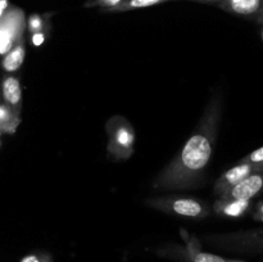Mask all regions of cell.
<instances>
[{
  "instance_id": "2",
  "label": "cell",
  "mask_w": 263,
  "mask_h": 262,
  "mask_svg": "<svg viewBox=\"0 0 263 262\" xmlns=\"http://www.w3.org/2000/svg\"><path fill=\"white\" fill-rule=\"evenodd\" d=\"M108 153L115 159H127L134 153L135 133L131 123L121 116H115L107 122Z\"/></svg>"
},
{
  "instance_id": "4",
  "label": "cell",
  "mask_w": 263,
  "mask_h": 262,
  "mask_svg": "<svg viewBox=\"0 0 263 262\" xmlns=\"http://www.w3.org/2000/svg\"><path fill=\"white\" fill-rule=\"evenodd\" d=\"M149 204L164 212L175 213L184 217H204L208 215L207 207L193 198H161L149 200Z\"/></svg>"
},
{
  "instance_id": "1",
  "label": "cell",
  "mask_w": 263,
  "mask_h": 262,
  "mask_svg": "<svg viewBox=\"0 0 263 262\" xmlns=\"http://www.w3.org/2000/svg\"><path fill=\"white\" fill-rule=\"evenodd\" d=\"M222 112L220 98L207 105L199 126L186 141L179 156L154 179V189H186L197 184L210 162Z\"/></svg>"
},
{
  "instance_id": "19",
  "label": "cell",
  "mask_w": 263,
  "mask_h": 262,
  "mask_svg": "<svg viewBox=\"0 0 263 262\" xmlns=\"http://www.w3.org/2000/svg\"><path fill=\"white\" fill-rule=\"evenodd\" d=\"M44 40H45V35H44L43 32H35L32 33V44L35 46H40L41 44L44 43Z\"/></svg>"
},
{
  "instance_id": "7",
  "label": "cell",
  "mask_w": 263,
  "mask_h": 262,
  "mask_svg": "<svg viewBox=\"0 0 263 262\" xmlns=\"http://www.w3.org/2000/svg\"><path fill=\"white\" fill-rule=\"evenodd\" d=\"M223 247L239 252H263V233L228 236L221 239Z\"/></svg>"
},
{
  "instance_id": "8",
  "label": "cell",
  "mask_w": 263,
  "mask_h": 262,
  "mask_svg": "<svg viewBox=\"0 0 263 262\" xmlns=\"http://www.w3.org/2000/svg\"><path fill=\"white\" fill-rule=\"evenodd\" d=\"M0 92H2L3 103L12 112L20 116L21 108H22V89H21L20 80L15 76L4 77L2 81Z\"/></svg>"
},
{
  "instance_id": "17",
  "label": "cell",
  "mask_w": 263,
  "mask_h": 262,
  "mask_svg": "<svg viewBox=\"0 0 263 262\" xmlns=\"http://www.w3.org/2000/svg\"><path fill=\"white\" fill-rule=\"evenodd\" d=\"M27 27L30 32H40L43 30V20H41V17H39V15H31L27 22Z\"/></svg>"
},
{
  "instance_id": "21",
  "label": "cell",
  "mask_w": 263,
  "mask_h": 262,
  "mask_svg": "<svg viewBox=\"0 0 263 262\" xmlns=\"http://www.w3.org/2000/svg\"><path fill=\"white\" fill-rule=\"evenodd\" d=\"M230 262H241V261H230Z\"/></svg>"
},
{
  "instance_id": "11",
  "label": "cell",
  "mask_w": 263,
  "mask_h": 262,
  "mask_svg": "<svg viewBox=\"0 0 263 262\" xmlns=\"http://www.w3.org/2000/svg\"><path fill=\"white\" fill-rule=\"evenodd\" d=\"M20 116L9 109L4 103L0 100V134L14 133L17 126L20 125Z\"/></svg>"
},
{
  "instance_id": "6",
  "label": "cell",
  "mask_w": 263,
  "mask_h": 262,
  "mask_svg": "<svg viewBox=\"0 0 263 262\" xmlns=\"http://www.w3.org/2000/svg\"><path fill=\"white\" fill-rule=\"evenodd\" d=\"M256 172H263V166H261V164L244 163V162H240L239 164L234 166L233 169L226 171L225 174L221 175L220 179L216 181L213 190H215L216 194L221 197V195L225 194L230 188H233L234 185L240 182L241 180L248 177L249 175L256 174Z\"/></svg>"
},
{
  "instance_id": "15",
  "label": "cell",
  "mask_w": 263,
  "mask_h": 262,
  "mask_svg": "<svg viewBox=\"0 0 263 262\" xmlns=\"http://www.w3.org/2000/svg\"><path fill=\"white\" fill-rule=\"evenodd\" d=\"M21 262H53V258L49 253L45 252H37V253H31L23 257Z\"/></svg>"
},
{
  "instance_id": "14",
  "label": "cell",
  "mask_w": 263,
  "mask_h": 262,
  "mask_svg": "<svg viewBox=\"0 0 263 262\" xmlns=\"http://www.w3.org/2000/svg\"><path fill=\"white\" fill-rule=\"evenodd\" d=\"M190 254H192L193 262H230L229 259L217 256V254L207 253V252L202 251H192Z\"/></svg>"
},
{
  "instance_id": "18",
  "label": "cell",
  "mask_w": 263,
  "mask_h": 262,
  "mask_svg": "<svg viewBox=\"0 0 263 262\" xmlns=\"http://www.w3.org/2000/svg\"><path fill=\"white\" fill-rule=\"evenodd\" d=\"M97 3L100 5V7L113 9V8L117 7L118 4H121V3H122V0H98Z\"/></svg>"
},
{
  "instance_id": "13",
  "label": "cell",
  "mask_w": 263,
  "mask_h": 262,
  "mask_svg": "<svg viewBox=\"0 0 263 262\" xmlns=\"http://www.w3.org/2000/svg\"><path fill=\"white\" fill-rule=\"evenodd\" d=\"M162 0H128L126 3H121L117 7L113 8L112 10H127V9H135V8H144L149 7V5H154L161 3Z\"/></svg>"
},
{
  "instance_id": "20",
  "label": "cell",
  "mask_w": 263,
  "mask_h": 262,
  "mask_svg": "<svg viewBox=\"0 0 263 262\" xmlns=\"http://www.w3.org/2000/svg\"><path fill=\"white\" fill-rule=\"evenodd\" d=\"M7 9H8V0H0V18L3 17V14H4Z\"/></svg>"
},
{
  "instance_id": "12",
  "label": "cell",
  "mask_w": 263,
  "mask_h": 262,
  "mask_svg": "<svg viewBox=\"0 0 263 262\" xmlns=\"http://www.w3.org/2000/svg\"><path fill=\"white\" fill-rule=\"evenodd\" d=\"M249 207V200H229V202H221L217 200L216 203V211L226 216H240L243 215Z\"/></svg>"
},
{
  "instance_id": "22",
  "label": "cell",
  "mask_w": 263,
  "mask_h": 262,
  "mask_svg": "<svg viewBox=\"0 0 263 262\" xmlns=\"http://www.w3.org/2000/svg\"><path fill=\"white\" fill-rule=\"evenodd\" d=\"M220 2H226V0H220Z\"/></svg>"
},
{
  "instance_id": "10",
  "label": "cell",
  "mask_w": 263,
  "mask_h": 262,
  "mask_svg": "<svg viewBox=\"0 0 263 262\" xmlns=\"http://www.w3.org/2000/svg\"><path fill=\"white\" fill-rule=\"evenodd\" d=\"M26 57V49L23 45V41L21 40L20 43L15 44L9 51L4 55L2 61V67L4 71L7 72H14L17 69H20V67L22 66L23 61H25Z\"/></svg>"
},
{
  "instance_id": "9",
  "label": "cell",
  "mask_w": 263,
  "mask_h": 262,
  "mask_svg": "<svg viewBox=\"0 0 263 262\" xmlns=\"http://www.w3.org/2000/svg\"><path fill=\"white\" fill-rule=\"evenodd\" d=\"M222 8L247 17H258L263 21V0H226Z\"/></svg>"
},
{
  "instance_id": "5",
  "label": "cell",
  "mask_w": 263,
  "mask_h": 262,
  "mask_svg": "<svg viewBox=\"0 0 263 262\" xmlns=\"http://www.w3.org/2000/svg\"><path fill=\"white\" fill-rule=\"evenodd\" d=\"M263 189V172H256L234 185L220 197L221 202L229 200H251Z\"/></svg>"
},
{
  "instance_id": "16",
  "label": "cell",
  "mask_w": 263,
  "mask_h": 262,
  "mask_svg": "<svg viewBox=\"0 0 263 262\" xmlns=\"http://www.w3.org/2000/svg\"><path fill=\"white\" fill-rule=\"evenodd\" d=\"M240 162H244V163L261 164V166H263V146L252 152L251 154H248V156H247L246 158L241 159Z\"/></svg>"
},
{
  "instance_id": "3",
  "label": "cell",
  "mask_w": 263,
  "mask_h": 262,
  "mask_svg": "<svg viewBox=\"0 0 263 262\" xmlns=\"http://www.w3.org/2000/svg\"><path fill=\"white\" fill-rule=\"evenodd\" d=\"M26 22L25 14L18 8H8L0 18V54L5 55L22 40Z\"/></svg>"
}]
</instances>
